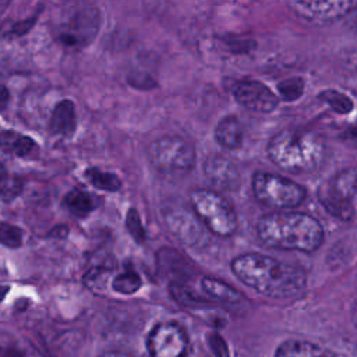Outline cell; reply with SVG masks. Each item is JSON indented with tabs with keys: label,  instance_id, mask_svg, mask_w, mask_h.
<instances>
[{
	"label": "cell",
	"instance_id": "cell-3",
	"mask_svg": "<svg viewBox=\"0 0 357 357\" xmlns=\"http://www.w3.org/2000/svg\"><path fill=\"white\" fill-rule=\"evenodd\" d=\"M269 159L290 173H311L321 167L326 149L322 138L307 130L286 128L276 132L266 146Z\"/></svg>",
	"mask_w": 357,
	"mask_h": 357
},
{
	"label": "cell",
	"instance_id": "cell-20",
	"mask_svg": "<svg viewBox=\"0 0 357 357\" xmlns=\"http://www.w3.org/2000/svg\"><path fill=\"white\" fill-rule=\"evenodd\" d=\"M85 177L93 187L103 191L114 192V191H119L121 187V181L116 174L109 172H102L98 167H89L88 170H85Z\"/></svg>",
	"mask_w": 357,
	"mask_h": 357
},
{
	"label": "cell",
	"instance_id": "cell-8",
	"mask_svg": "<svg viewBox=\"0 0 357 357\" xmlns=\"http://www.w3.org/2000/svg\"><path fill=\"white\" fill-rule=\"evenodd\" d=\"M99 26L98 8L91 4L74 7L60 24V40L67 46H84L96 35Z\"/></svg>",
	"mask_w": 357,
	"mask_h": 357
},
{
	"label": "cell",
	"instance_id": "cell-34",
	"mask_svg": "<svg viewBox=\"0 0 357 357\" xmlns=\"http://www.w3.org/2000/svg\"><path fill=\"white\" fill-rule=\"evenodd\" d=\"M8 286H4V284H0V301L6 297V294L8 293Z\"/></svg>",
	"mask_w": 357,
	"mask_h": 357
},
{
	"label": "cell",
	"instance_id": "cell-5",
	"mask_svg": "<svg viewBox=\"0 0 357 357\" xmlns=\"http://www.w3.org/2000/svg\"><path fill=\"white\" fill-rule=\"evenodd\" d=\"M149 159L159 173L178 177L187 174L194 167L195 149L181 137L165 135L151 144Z\"/></svg>",
	"mask_w": 357,
	"mask_h": 357
},
{
	"label": "cell",
	"instance_id": "cell-31",
	"mask_svg": "<svg viewBox=\"0 0 357 357\" xmlns=\"http://www.w3.org/2000/svg\"><path fill=\"white\" fill-rule=\"evenodd\" d=\"M8 100H10V92L8 89L0 84V112L4 110L8 105Z\"/></svg>",
	"mask_w": 357,
	"mask_h": 357
},
{
	"label": "cell",
	"instance_id": "cell-33",
	"mask_svg": "<svg viewBox=\"0 0 357 357\" xmlns=\"http://www.w3.org/2000/svg\"><path fill=\"white\" fill-rule=\"evenodd\" d=\"M99 357H131V356L127 354V353H124V351H116V350H113V351H106V353L100 354Z\"/></svg>",
	"mask_w": 357,
	"mask_h": 357
},
{
	"label": "cell",
	"instance_id": "cell-23",
	"mask_svg": "<svg viewBox=\"0 0 357 357\" xmlns=\"http://www.w3.org/2000/svg\"><path fill=\"white\" fill-rule=\"evenodd\" d=\"M169 290H170L172 297L178 304L188 305V307H195V305H199V304L205 303V300L199 294H197L191 287H188L187 284L174 282V283L170 284Z\"/></svg>",
	"mask_w": 357,
	"mask_h": 357
},
{
	"label": "cell",
	"instance_id": "cell-32",
	"mask_svg": "<svg viewBox=\"0 0 357 357\" xmlns=\"http://www.w3.org/2000/svg\"><path fill=\"white\" fill-rule=\"evenodd\" d=\"M347 21H349V25L357 32V4L354 6V8L347 14Z\"/></svg>",
	"mask_w": 357,
	"mask_h": 357
},
{
	"label": "cell",
	"instance_id": "cell-2",
	"mask_svg": "<svg viewBox=\"0 0 357 357\" xmlns=\"http://www.w3.org/2000/svg\"><path fill=\"white\" fill-rule=\"evenodd\" d=\"M259 240L272 248L312 252L324 241V229L311 215L272 212L257 222Z\"/></svg>",
	"mask_w": 357,
	"mask_h": 357
},
{
	"label": "cell",
	"instance_id": "cell-30",
	"mask_svg": "<svg viewBox=\"0 0 357 357\" xmlns=\"http://www.w3.org/2000/svg\"><path fill=\"white\" fill-rule=\"evenodd\" d=\"M33 21L35 20H26V21H21V22H18V24H15L10 31H8V33H11V35H24L28 29H29V26L33 24Z\"/></svg>",
	"mask_w": 357,
	"mask_h": 357
},
{
	"label": "cell",
	"instance_id": "cell-21",
	"mask_svg": "<svg viewBox=\"0 0 357 357\" xmlns=\"http://www.w3.org/2000/svg\"><path fill=\"white\" fill-rule=\"evenodd\" d=\"M158 264L160 269L170 273H183L188 269L187 261L183 258V255L172 248H162L158 251Z\"/></svg>",
	"mask_w": 357,
	"mask_h": 357
},
{
	"label": "cell",
	"instance_id": "cell-9",
	"mask_svg": "<svg viewBox=\"0 0 357 357\" xmlns=\"http://www.w3.org/2000/svg\"><path fill=\"white\" fill-rule=\"evenodd\" d=\"M163 219L167 229L178 241L190 247H199L206 243L205 226L201 223L198 216L187 208L170 206L165 211Z\"/></svg>",
	"mask_w": 357,
	"mask_h": 357
},
{
	"label": "cell",
	"instance_id": "cell-7",
	"mask_svg": "<svg viewBox=\"0 0 357 357\" xmlns=\"http://www.w3.org/2000/svg\"><path fill=\"white\" fill-rule=\"evenodd\" d=\"M357 197V169L347 167L333 174L318 190L321 205L335 218L350 220L354 213L353 199Z\"/></svg>",
	"mask_w": 357,
	"mask_h": 357
},
{
	"label": "cell",
	"instance_id": "cell-28",
	"mask_svg": "<svg viewBox=\"0 0 357 357\" xmlns=\"http://www.w3.org/2000/svg\"><path fill=\"white\" fill-rule=\"evenodd\" d=\"M22 190V181L17 177H6L0 183V198L10 202L14 199Z\"/></svg>",
	"mask_w": 357,
	"mask_h": 357
},
{
	"label": "cell",
	"instance_id": "cell-10",
	"mask_svg": "<svg viewBox=\"0 0 357 357\" xmlns=\"http://www.w3.org/2000/svg\"><path fill=\"white\" fill-rule=\"evenodd\" d=\"M187 335L174 322L156 325L148 337L151 357H183L187 350Z\"/></svg>",
	"mask_w": 357,
	"mask_h": 357
},
{
	"label": "cell",
	"instance_id": "cell-14",
	"mask_svg": "<svg viewBox=\"0 0 357 357\" xmlns=\"http://www.w3.org/2000/svg\"><path fill=\"white\" fill-rule=\"evenodd\" d=\"M273 357H346L343 353L326 346L304 340L287 339L283 340L275 350Z\"/></svg>",
	"mask_w": 357,
	"mask_h": 357
},
{
	"label": "cell",
	"instance_id": "cell-27",
	"mask_svg": "<svg viewBox=\"0 0 357 357\" xmlns=\"http://www.w3.org/2000/svg\"><path fill=\"white\" fill-rule=\"evenodd\" d=\"M126 226H127V230L130 231L131 237L137 241V243H142L146 237L145 234V230H144V226L141 223V218L137 212V209L131 208L128 212H127V216H126Z\"/></svg>",
	"mask_w": 357,
	"mask_h": 357
},
{
	"label": "cell",
	"instance_id": "cell-19",
	"mask_svg": "<svg viewBox=\"0 0 357 357\" xmlns=\"http://www.w3.org/2000/svg\"><path fill=\"white\" fill-rule=\"evenodd\" d=\"M64 205L74 216L85 218L93 209V199L82 190H71L64 197Z\"/></svg>",
	"mask_w": 357,
	"mask_h": 357
},
{
	"label": "cell",
	"instance_id": "cell-29",
	"mask_svg": "<svg viewBox=\"0 0 357 357\" xmlns=\"http://www.w3.org/2000/svg\"><path fill=\"white\" fill-rule=\"evenodd\" d=\"M127 81H128L132 86L141 88V89H148V88H152V86L155 85L153 78H152L151 75L145 74V73H141V71L128 75Z\"/></svg>",
	"mask_w": 357,
	"mask_h": 357
},
{
	"label": "cell",
	"instance_id": "cell-18",
	"mask_svg": "<svg viewBox=\"0 0 357 357\" xmlns=\"http://www.w3.org/2000/svg\"><path fill=\"white\" fill-rule=\"evenodd\" d=\"M35 146V141L21 132L7 130L0 134V149L8 155L22 158L29 155Z\"/></svg>",
	"mask_w": 357,
	"mask_h": 357
},
{
	"label": "cell",
	"instance_id": "cell-13",
	"mask_svg": "<svg viewBox=\"0 0 357 357\" xmlns=\"http://www.w3.org/2000/svg\"><path fill=\"white\" fill-rule=\"evenodd\" d=\"M204 174L216 190L233 191L240 184V172L236 163L223 155L209 156L204 163Z\"/></svg>",
	"mask_w": 357,
	"mask_h": 357
},
{
	"label": "cell",
	"instance_id": "cell-35",
	"mask_svg": "<svg viewBox=\"0 0 357 357\" xmlns=\"http://www.w3.org/2000/svg\"><path fill=\"white\" fill-rule=\"evenodd\" d=\"M6 177H7V170H6L4 165H3V163H0V183H1Z\"/></svg>",
	"mask_w": 357,
	"mask_h": 357
},
{
	"label": "cell",
	"instance_id": "cell-26",
	"mask_svg": "<svg viewBox=\"0 0 357 357\" xmlns=\"http://www.w3.org/2000/svg\"><path fill=\"white\" fill-rule=\"evenodd\" d=\"M22 243V231L20 227L7 223V222H0V244L10 247V248H17Z\"/></svg>",
	"mask_w": 357,
	"mask_h": 357
},
{
	"label": "cell",
	"instance_id": "cell-15",
	"mask_svg": "<svg viewBox=\"0 0 357 357\" xmlns=\"http://www.w3.org/2000/svg\"><path fill=\"white\" fill-rule=\"evenodd\" d=\"M215 139L226 149H237L244 141V127L234 116L223 117L215 128Z\"/></svg>",
	"mask_w": 357,
	"mask_h": 357
},
{
	"label": "cell",
	"instance_id": "cell-1",
	"mask_svg": "<svg viewBox=\"0 0 357 357\" xmlns=\"http://www.w3.org/2000/svg\"><path fill=\"white\" fill-rule=\"evenodd\" d=\"M231 271L240 282L271 298H293L307 287L303 268L272 257L248 252L231 261Z\"/></svg>",
	"mask_w": 357,
	"mask_h": 357
},
{
	"label": "cell",
	"instance_id": "cell-6",
	"mask_svg": "<svg viewBox=\"0 0 357 357\" xmlns=\"http://www.w3.org/2000/svg\"><path fill=\"white\" fill-rule=\"evenodd\" d=\"M252 192L259 204L275 209L296 208L307 195L304 187L296 181L268 172H257L254 174Z\"/></svg>",
	"mask_w": 357,
	"mask_h": 357
},
{
	"label": "cell",
	"instance_id": "cell-17",
	"mask_svg": "<svg viewBox=\"0 0 357 357\" xmlns=\"http://www.w3.org/2000/svg\"><path fill=\"white\" fill-rule=\"evenodd\" d=\"M201 287L208 297L227 305H238L240 303L244 301L241 293H238L234 287L229 286L227 283L220 282L215 278H204L201 280Z\"/></svg>",
	"mask_w": 357,
	"mask_h": 357
},
{
	"label": "cell",
	"instance_id": "cell-4",
	"mask_svg": "<svg viewBox=\"0 0 357 357\" xmlns=\"http://www.w3.org/2000/svg\"><path fill=\"white\" fill-rule=\"evenodd\" d=\"M191 205L201 223L213 234L230 237L238 227L233 205L213 190H195L191 192Z\"/></svg>",
	"mask_w": 357,
	"mask_h": 357
},
{
	"label": "cell",
	"instance_id": "cell-25",
	"mask_svg": "<svg viewBox=\"0 0 357 357\" xmlns=\"http://www.w3.org/2000/svg\"><path fill=\"white\" fill-rule=\"evenodd\" d=\"M278 89L283 99L296 100L303 95L304 81L300 77H291V78L284 79L280 84H278Z\"/></svg>",
	"mask_w": 357,
	"mask_h": 357
},
{
	"label": "cell",
	"instance_id": "cell-16",
	"mask_svg": "<svg viewBox=\"0 0 357 357\" xmlns=\"http://www.w3.org/2000/svg\"><path fill=\"white\" fill-rule=\"evenodd\" d=\"M77 117H75V107L70 99H64L59 102L52 113L50 119V130L54 134L68 137L75 131Z\"/></svg>",
	"mask_w": 357,
	"mask_h": 357
},
{
	"label": "cell",
	"instance_id": "cell-24",
	"mask_svg": "<svg viewBox=\"0 0 357 357\" xmlns=\"http://www.w3.org/2000/svg\"><path fill=\"white\" fill-rule=\"evenodd\" d=\"M319 98H322L337 113H349L353 109V102L350 100L349 96H346L342 92L328 89V91L322 92L319 95Z\"/></svg>",
	"mask_w": 357,
	"mask_h": 357
},
{
	"label": "cell",
	"instance_id": "cell-22",
	"mask_svg": "<svg viewBox=\"0 0 357 357\" xmlns=\"http://www.w3.org/2000/svg\"><path fill=\"white\" fill-rule=\"evenodd\" d=\"M141 284L142 282L139 275L132 269H127L119 273L112 282L113 290L120 294H132L141 287Z\"/></svg>",
	"mask_w": 357,
	"mask_h": 357
},
{
	"label": "cell",
	"instance_id": "cell-11",
	"mask_svg": "<svg viewBox=\"0 0 357 357\" xmlns=\"http://www.w3.org/2000/svg\"><path fill=\"white\" fill-rule=\"evenodd\" d=\"M233 96L243 107L259 113H269L276 109L279 103V99L272 89L262 82L252 79L238 81L233 86Z\"/></svg>",
	"mask_w": 357,
	"mask_h": 357
},
{
	"label": "cell",
	"instance_id": "cell-12",
	"mask_svg": "<svg viewBox=\"0 0 357 357\" xmlns=\"http://www.w3.org/2000/svg\"><path fill=\"white\" fill-rule=\"evenodd\" d=\"M357 1H291L289 6L304 20L315 22H329L349 14Z\"/></svg>",
	"mask_w": 357,
	"mask_h": 357
}]
</instances>
